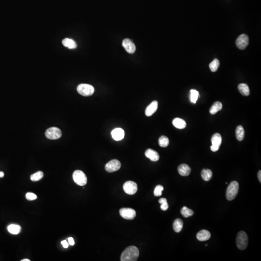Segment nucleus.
<instances>
[{
  "label": "nucleus",
  "instance_id": "6",
  "mask_svg": "<svg viewBox=\"0 0 261 261\" xmlns=\"http://www.w3.org/2000/svg\"><path fill=\"white\" fill-rule=\"evenodd\" d=\"M46 137L51 140L59 139L62 136V132L59 128L55 127L49 128L45 132Z\"/></svg>",
  "mask_w": 261,
  "mask_h": 261
},
{
  "label": "nucleus",
  "instance_id": "20",
  "mask_svg": "<svg viewBox=\"0 0 261 261\" xmlns=\"http://www.w3.org/2000/svg\"><path fill=\"white\" fill-rule=\"evenodd\" d=\"M62 44L69 49H75L77 47L76 43L71 39L65 38L62 40Z\"/></svg>",
  "mask_w": 261,
  "mask_h": 261
},
{
  "label": "nucleus",
  "instance_id": "3",
  "mask_svg": "<svg viewBox=\"0 0 261 261\" xmlns=\"http://www.w3.org/2000/svg\"><path fill=\"white\" fill-rule=\"evenodd\" d=\"M248 243V238L246 233L244 231H240L238 233L236 239L237 247L240 250L246 249Z\"/></svg>",
  "mask_w": 261,
  "mask_h": 261
},
{
  "label": "nucleus",
  "instance_id": "27",
  "mask_svg": "<svg viewBox=\"0 0 261 261\" xmlns=\"http://www.w3.org/2000/svg\"><path fill=\"white\" fill-rule=\"evenodd\" d=\"M169 144V140L166 136H160L159 139V144L160 146L163 148H165L168 146Z\"/></svg>",
  "mask_w": 261,
  "mask_h": 261
},
{
  "label": "nucleus",
  "instance_id": "35",
  "mask_svg": "<svg viewBox=\"0 0 261 261\" xmlns=\"http://www.w3.org/2000/svg\"><path fill=\"white\" fill-rule=\"evenodd\" d=\"M68 241L69 244L71 245V246H73L75 244V241H74V239H73V238H68Z\"/></svg>",
  "mask_w": 261,
  "mask_h": 261
},
{
  "label": "nucleus",
  "instance_id": "33",
  "mask_svg": "<svg viewBox=\"0 0 261 261\" xmlns=\"http://www.w3.org/2000/svg\"><path fill=\"white\" fill-rule=\"evenodd\" d=\"M169 206L168 204V202H167L164 203L163 204H161L160 206V209L164 211L167 210L168 209Z\"/></svg>",
  "mask_w": 261,
  "mask_h": 261
},
{
  "label": "nucleus",
  "instance_id": "32",
  "mask_svg": "<svg viewBox=\"0 0 261 261\" xmlns=\"http://www.w3.org/2000/svg\"><path fill=\"white\" fill-rule=\"evenodd\" d=\"M26 198L28 200H34L37 198V195L32 192H28L26 194Z\"/></svg>",
  "mask_w": 261,
  "mask_h": 261
},
{
  "label": "nucleus",
  "instance_id": "24",
  "mask_svg": "<svg viewBox=\"0 0 261 261\" xmlns=\"http://www.w3.org/2000/svg\"><path fill=\"white\" fill-rule=\"evenodd\" d=\"M183 225V223L181 219H176V220L174 221L173 225L174 231L176 233H179L182 229Z\"/></svg>",
  "mask_w": 261,
  "mask_h": 261
},
{
  "label": "nucleus",
  "instance_id": "13",
  "mask_svg": "<svg viewBox=\"0 0 261 261\" xmlns=\"http://www.w3.org/2000/svg\"><path fill=\"white\" fill-rule=\"evenodd\" d=\"M158 103L157 101H154L150 104L146 108L145 114L147 117L152 116L158 109Z\"/></svg>",
  "mask_w": 261,
  "mask_h": 261
},
{
  "label": "nucleus",
  "instance_id": "38",
  "mask_svg": "<svg viewBox=\"0 0 261 261\" xmlns=\"http://www.w3.org/2000/svg\"><path fill=\"white\" fill-rule=\"evenodd\" d=\"M4 177V173L3 172H0V178H3Z\"/></svg>",
  "mask_w": 261,
  "mask_h": 261
},
{
  "label": "nucleus",
  "instance_id": "19",
  "mask_svg": "<svg viewBox=\"0 0 261 261\" xmlns=\"http://www.w3.org/2000/svg\"><path fill=\"white\" fill-rule=\"evenodd\" d=\"M238 89L243 96H249L250 93L249 87L245 83H241L238 86Z\"/></svg>",
  "mask_w": 261,
  "mask_h": 261
},
{
  "label": "nucleus",
  "instance_id": "1",
  "mask_svg": "<svg viewBox=\"0 0 261 261\" xmlns=\"http://www.w3.org/2000/svg\"><path fill=\"white\" fill-rule=\"evenodd\" d=\"M139 255V250L137 247L134 246L127 247L122 253L121 260L122 261H137Z\"/></svg>",
  "mask_w": 261,
  "mask_h": 261
},
{
  "label": "nucleus",
  "instance_id": "12",
  "mask_svg": "<svg viewBox=\"0 0 261 261\" xmlns=\"http://www.w3.org/2000/svg\"><path fill=\"white\" fill-rule=\"evenodd\" d=\"M122 46L126 51L130 54L134 53L136 50L135 44L129 39H125L122 42Z\"/></svg>",
  "mask_w": 261,
  "mask_h": 261
},
{
  "label": "nucleus",
  "instance_id": "34",
  "mask_svg": "<svg viewBox=\"0 0 261 261\" xmlns=\"http://www.w3.org/2000/svg\"><path fill=\"white\" fill-rule=\"evenodd\" d=\"M61 244H62L63 248H65V249L68 248V246H69V244H68V242H67L66 240H63V241H62V242H61Z\"/></svg>",
  "mask_w": 261,
  "mask_h": 261
},
{
  "label": "nucleus",
  "instance_id": "28",
  "mask_svg": "<svg viewBox=\"0 0 261 261\" xmlns=\"http://www.w3.org/2000/svg\"><path fill=\"white\" fill-rule=\"evenodd\" d=\"M219 66H220V62L218 59H215L210 63L209 67L212 72H215L218 70Z\"/></svg>",
  "mask_w": 261,
  "mask_h": 261
},
{
  "label": "nucleus",
  "instance_id": "26",
  "mask_svg": "<svg viewBox=\"0 0 261 261\" xmlns=\"http://www.w3.org/2000/svg\"><path fill=\"white\" fill-rule=\"evenodd\" d=\"M181 214L185 218H188L189 217L193 215L194 212L192 210L189 209L186 206H184L181 210Z\"/></svg>",
  "mask_w": 261,
  "mask_h": 261
},
{
  "label": "nucleus",
  "instance_id": "23",
  "mask_svg": "<svg viewBox=\"0 0 261 261\" xmlns=\"http://www.w3.org/2000/svg\"><path fill=\"white\" fill-rule=\"evenodd\" d=\"M8 232L13 235H18L20 233L21 228L19 225L17 224H10L7 227Z\"/></svg>",
  "mask_w": 261,
  "mask_h": 261
},
{
  "label": "nucleus",
  "instance_id": "11",
  "mask_svg": "<svg viewBox=\"0 0 261 261\" xmlns=\"http://www.w3.org/2000/svg\"><path fill=\"white\" fill-rule=\"evenodd\" d=\"M249 38L248 35L245 34L240 35L236 40V45L239 49L243 50L248 46Z\"/></svg>",
  "mask_w": 261,
  "mask_h": 261
},
{
  "label": "nucleus",
  "instance_id": "29",
  "mask_svg": "<svg viewBox=\"0 0 261 261\" xmlns=\"http://www.w3.org/2000/svg\"><path fill=\"white\" fill-rule=\"evenodd\" d=\"M190 93H191V95H190L191 102L192 103L196 104V102L197 101L198 97H200L199 93L198 91L195 90H191Z\"/></svg>",
  "mask_w": 261,
  "mask_h": 261
},
{
  "label": "nucleus",
  "instance_id": "10",
  "mask_svg": "<svg viewBox=\"0 0 261 261\" xmlns=\"http://www.w3.org/2000/svg\"><path fill=\"white\" fill-rule=\"evenodd\" d=\"M121 167V163L118 160L114 159L107 163L105 169L108 173H112L119 170Z\"/></svg>",
  "mask_w": 261,
  "mask_h": 261
},
{
  "label": "nucleus",
  "instance_id": "16",
  "mask_svg": "<svg viewBox=\"0 0 261 261\" xmlns=\"http://www.w3.org/2000/svg\"><path fill=\"white\" fill-rule=\"evenodd\" d=\"M210 237V233L206 230H202L199 231L196 235L197 238L200 241H206L209 240Z\"/></svg>",
  "mask_w": 261,
  "mask_h": 261
},
{
  "label": "nucleus",
  "instance_id": "36",
  "mask_svg": "<svg viewBox=\"0 0 261 261\" xmlns=\"http://www.w3.org/2000/svg\"><path fill=\"white\" fill-rule=\"evenodd\" d=\"M159 203H160V204H163V203H164L167 202V200H166V198H160V199H159Z\"/></svg>",
  "mask_w": 261,
  "mask_h": 261
},
{
  "label": "nucleus",
  "instance_id": "2",
  "mask_svg": "<svg viewBox=\"0 0 261 261\" xmlns=\"http://www.w3.org/2000/svg\"><path fill=\"white\" fill-rule=\"evenodd\" d=\"M239 190V184L236 181L231 182L227 187L226 197L229 201L233 200L238 195Z\"/></svg>",
  "mask_w": 261,
  "mask_h": 261
},
{
  "label": "nucleus",
  "instance_id": "17",
  "mask_svg": "<svg viewBox=\"0 0 261 261\" xmlns=\"http://www.w3.org/2000/svg\"><path fill=\"white\" fill-rule=\"evenodd\" d=\"M178 171L181 176H188L191 173V169L187 164H182L178 166Z\"/></svg>",
  "mask_w": 261,
  "mask_h": 261
},
{
  "label": "nucleus",
  "instance_id": "39",
  "mask_svg": "<svg viewBox=\"0 0 261 261\" xmlns=\"http://www.w3.org/2000/svg\"><path fill=\"white\" fill-rule=\"evenodd\" d=\"M21 261H30V260L29 259H23V260H21Z\"/></svg>",
  "mask_w": 261,
  "mask_h": 261
},
{
  "label": "nucleus",
  "instance_id": "37",
  "mask_svg": "<svg viewBox=\"0 0 261 261\" xmlns=\"http://www.w3.org/2000/svg\"><path fill=\"white\" fill-rule=\"evenodd\" d=\"M258 179H259V182H260V183L261 182V170L258 172Z\"/></svg>",
  "mask_w": 261,
  "mask_h": 261
},
{
  "label": "nucleus",
  "instance_id": "4",
  "mask_svg": "<svg viewBox=\"0 0 261 261\" xmlns=\"http://www.w3.org/2000/svg\"><path fill=\"white\" fill-rule=\"evenodd\" d=\"M75 182L79 186H84L87 183V178L84 172L81 170H76L73 174Z\"/></svg>",
  "mask_w": 261,
  "mask_h": 261
},
{
  "label": "nucleus",
  "instance_id": "8",
  "mask_svg": "<svg viewBox=\"0 0 261 261\" xmlns=\"http://www.w3.org/2000/svg\"><path fill=\"white\" fill-rule=\"evenodd\" d=\"M119 214L122 218L128 220H133L136 216V211L131 208H122L119 210Z\"/></svg>",
  "mask_w": 261,
  "mask_h": 261
},
{
  "label": "nucleus",
  "instance_id": "14",
  "mask_svg": "<svg viewBox=\"0 0 261 261\" xmlns=\"http://www.w3.org/2000/svg\"><path fill=\"white\" fill-rule=\"evenodd\" d=\"M112 136L114 139L116 141H120L124 137V131L122 128H116L114 129L111 132Z\"/></svg>",
  "mask_w": 261,
  "mask_h": 261
},
{
  "label": "nucleus",
  "instance_id": "25",
  "mask_svg": "<svg viewBox=\"0 0 261 261\" xmlns=\"http://www.w3.org/2000/svg\"><path fill=\"white\" fill-rule=\"evenodd\" d=\"M213 173L210 169H203L201 172V177L206 182H208L212 178Z\"/></svg>",
  "mask_w": 261,
  "mask_h": 261
},
{
  "label": "nucleus",
  "instance_id": "7",
  "mask_svg": "<svg viewBox=\"0 0 261 261\" xmlns=\"http://www.w3.org/2000/svg\"><path fill=\"white\" fill-rule=\"evenodd\" d=\"M123 190L127 194L133 195L137 191V185L135 182L128 181L124 183L123 186Z\"/></svg>",
  "mask_w": 261,
  "mask_h": 261
},
{
  "label": "nucleus",
  "instance_id": "15",
  "mask_svg": "<svg viewBox=\"0 0 261 261\" xmlns=\"http://www.w3.org/2000/svg\"><path fill=\"white\" fill-rule=\"evenodd\" d=\"M145 156L153 162H157L159 160V154L157 151L152 149H148L145 151Z\"/></svg>",
  "mask_w": 261,
  "mask_h": 261
},
{
  "label": "nucleus",
  "instance_id": "21",
  "mask_svg": "<svg viewBox=\"0 0 261 261\" xmlns=\"http://www.w3.org/2000/svg\"><path fill=\"white\" fill-rule=\"evenodd\" d=\"M235 135L237 139L239 141H241L244 139L245 136V131L243 127L241 125H239L237 127L235 130Z\"/></svg>",
  "mask_w": 261,
  "mask_h": 261
},
{
  "label": "nucleus",
  "instance_id": "5",
  "mask_svg": "<svg viewBox=\"0 0 261 261\" xmlns=\"http://www.w3.org/2000/svg\"><path fill=\"white\" fill-rule=\"evenodd\" d=\"M77 92L84 96H90L93 95L94 89L93 86L87 84H81L77 88Z\"/></svg>",
  "mask_w": 261,
  "mask_h": 261
},
{
  "label": "nucleus",
  "instance_id": "9",
  "mask_svg": "<svg viewBox=\"0 0 261 261\" xmlns=\"http://www.w3.org/2000/svg\"><path fill=\"white\" fill-rule=\"evenodd\" d=\"M222 141L221 136L219 133H216L213 135L211 138L212 146H210V149L213 152L218 151L220 149Z\"/></svg>",
  "mask_w": 261,
  "mask_h": 261
},
{
  "label": "nucleus",
  "instance_id": "30",
  "mask_svg": "<svg viewBox=\"0 0 261 261\" xmlns=\"http://www.w3.org/2000/svg\"><path fill=\"white\" fill-rule=\"evenodd\" d=\"M43 177V173L42 171H38L31 175L30 179L33 182H37L39 180H41Z\"/></svg>",
  "mask_w": 261,
  "mask_h": 261
},
{
  "label": "nucleus",
  "instance_id": "31",
  "mask_svg": "<svg viewBox=\"0 0 261 261\" xmlns=\"http://www.w3.org/2000/svg\"><path fill=\"white\" fill-rule=\"evenodd\" d=\"M164 190V187L162 185H157V186L155 188L154 191V194L155 196H162V192Z\"/></svg>",
  "mask_w": 261,
  "mask_h": 261
},
{
  "label": "nucleus",
  "instance_id": "22",
  "mask_svg": "<svg viewBox=\"0 0 261 261\" xmlns=\"http://www.w3.org/2000/svg\"><path fill=\"white\" fill-rule=\"evenodd\" d=\"M223 108V104L220 102H216L211 107L210 112L212 115H214L219 111L221 110Z\"/></svg>",
  "mask_w": 261,
  "mask_h": 261
},
{
  "label": "nucleus",
  "instance_id": "18",
  "mask_svg": "<svg viewBox=\"0 0 261 261\" xmlns=\"http://www.w3.org/2000/svg\"><path fill=\"white\" fill-rule=\"evenodd\" d=\"M173 124L175 127L179 129H184L187 125L186 122L184 120L178 118L174 119Z\"/></svg>",
  "mask_w": 261,
  "mask_h": 261
}]
</instances>
